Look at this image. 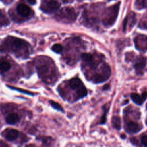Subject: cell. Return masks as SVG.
Segmentation results:
<instances>
[{
  "instance_id": "6da1fadb",
  "label": "cell",
  "mask_w": 147,
  "mask_h": 147,
  "mask_svg": "<svg viewBox=\"0 0 147 147\" xmlns=\"http://www.w3.org/2000/svg\"><path fill=\"white\" fill-rule=\"evenodd\" d=\"M119 4L120 3H119L107 9L102 21L103 24L105 26L110 27L114 24L118 14Z\"/></svg>"
},
{
  "instance_id": "7a4b0ae2",
  "label": "cell",
  "mask_w": 147,
  "mask_h": 147,
  "mask_svg": "<svg viewBox=\"0 0 147 147\" xmlns=\"http://www.w3.org/2000/svg\"><path fill=\"white\" fill-rule=\"evenodd\" d=\"M57 17L63 22L71 23L75 21L76 15L74 9L68 7L62 9L58 14Z\"/></svg>"
},
{
  "instance_id": "3957f363",
  "label": "cell",
  "mask_w": 147,
  "mask_h": 147,
  "mask_svg": "<svg viewBox=\"0 0 147 147\" xmlns=\"http://www.w3.org/2000/svg\"><path fill=\"white\" fill-rule=\"evenodd\" d=\"M111 70L109 65L105 64L103 65L101 70L96 73L92 78L94 83H101L106 81L110 76Z\"/></svg>"
},
{
  "instance_id": "277c9868",
  "label": "cell",
  "mask_w": 147,
  "mask_h": 147,
  "mask_svg": "<svg viewBox=\"0 0 147 147\" xmlns=\"http://www.w3.org/2000/svg\"><path fill=\"white\" fill-rule=\"evenodd\" d=\"M60 4L56 0H49L47 1L42 10L47 13H52L59 8Z\"/></svg>"
},
{
  "instance_id": "5b68a950",
  "label": "cell",
  "mask_w": 147,
  "mask_h": 147,
  "mask_svg": "<svg viewBox=\"0 0 147 147\" xmlns=\"http://www.w3.org/2000/svg\"><path fill=\"white\" fill-rule=\"evenodd\" d=\"M10 41H11L10 48L13 51H18L22 48H26L28 45L25 41L20 38L12 37Z\"/></svg>"
},
{
  "instance_id": "8992f818",
  "label": "cell",
  "mask_w": 147,
  "mask_h": 147,
  "mask_svg": "<svg viewBox=\"0 0 147 147\" xmlns=\"http://www.w3.org/2000/svg\"><path fill=\"white\" fill-rule=\"evenodd\" d=\"M135 47L137 49L142 51L147 50V36L140 35L134 39Z\"/></svg>"
},
{
  "instance_id": "52a82bcc",
  "label": "cell",
  "mask_w": 147,
  "mask_h": 147,
  "mask_svg": "<svg viewBox=\"0 0 147 147\" xmlns=\"http://www.w3.org/2000/svg\"><path fill=\"white\" fill-rule=\"evenodd\" d=\"M146 59L144 56L138 57L134 64V68L136 69V72L138 74H141L143 72V71L146 66Z\"/></svg>"
},
{
  "instance_id": "ba28073f",
  "label": "cell",
  "mask_w": 147,
  "mask_h": 147,
  "mask_svg": "<svg viewBox=\"0 0 147 147\" xmlns=\"http://www.w3.org/2000/svg\"><path fill=\"white\" fill-rule=\"evenodd\" d=\"M81 57L82 60L88 64L91 68H95L96 67V62L91 54L88 53H83L82 54Z\"/></svg>"
},
{
  "instance_id": "9c48e42d",
  "label": "cell",
  "mask_w": 147,
  "mask_h": 147,
  "mask_svg": "<svg viewBox=\"0 0 147 147\" xmlns=\"http://www.w3.org/2000/svg\"><path fill=\"white\" fill-rule=\"evenodd\" d=\"M141 127L140 126L133 121L127 122L125 126V130L129 133H136L141 130Z\"/></svg>"
},
{
  "instance_id": "30bf717a",
  "label": "cell",
  "mask_w": 147,
  "mask_h": 147,
  "mask_svg": "<svg viewBox=\"0 0 147 147\" xmlns=\"http://www.w3.org/2000/svg\"><path fill=\"white\" fill-rule=\"evenodd\" d=\"M147 98V92H144L141 95L137 93H132L131 94V99L137 105H141Z\"/></svg>"
},
{
  "instance_id": "8fae6325",
  "label": "cell",
  "mask_w": 147,
  "mask_h": 147,
  "mask_svg": "<svg viewBox=\"0 0 147 147\" xmlns=\"http://www.w3.org/2000/svg\"><path fill=\"white\" fill-rule=\"evenodd\" d=\"M17 11L18 13L22 17H27L31 13L30 8L25 4H19L17 7Z\"/></svg>"
},
{
  "instance_id": "7c38bea8",
  "label": "cell",
  "mask_w": 147,
  "mask_h": 147,
  "mask_svg": "<svg viewBox=\"0 0 147 147\" xmlns=\"http://www.w3.org/2000/svg\"><path fill=\"white\" fill-rule=\"evenodd\" d=\"M20 119V117L18 115L17 113H12L9 114L6 118V122L10 124V125H13L16 123L17 122H18Z\"/></svg>"
},
{
  "instance_id": "4fadbf2b",
  "label": "cell",
  "mask_w": 147,
  "mask_h": 147,
  "mask_svg": "<svg viewBox=\"0 0 147 147\" xmlns=\"http://www.w3.org/2000/svg\"><path fill=\"white\" fill-rule=\"evenodd\" d=\"M82 85L83 83L81 80L78 78H72L69 82V86L72 90H77Z\"/></svg>"
},
{
  "instance_id": "5bb4252c",
  "label": "cell",
  "mask_w": 147,
  "mask_h": 147,
  "mask_svg": "<svg viewBox=\"0 0 147 147\" xmlns=\"http://www.w3.org/2000/svg\"><path fill=\"white\" fill-rule=\"evenodd\" d=\"M18 135V131L15 129L9 130L5 134V137L8 141H13L17 138Z\"/></svg>"
},
{
  "instance_id": "9a60e30c",
  "label": "cell",
  "mask_w": 147,
  "mask_h": 147,
  "mask_svg": "<svg viewBox=\"0 0 147 147\" xmlns=\"http://www.w3.org/2000/svg\"><path fill=\"white\" fill-rule=\"evenodd\" d=\"M10 64L6 60H0V72L3 73L10 69Z\"/></svg>"
},
{
  "instance_id": "2e32d148",
  "label": "cell",
  "mask_w": 147,
  "mask_h": 147,
  "mask_svg": "<svg viewBox=\"0 0 147 147\" xmlns=\"http://www.w3.org/2000/svg\"><path fill=\"white\" fill-rule=\"evenodd\" d=\"M76 94L78 96V98H82L87 95V91L86 88L83 86V84L76 90Z\"/></svg>"
},
{
  "instance_id": "e0dca14e",
  "label": "cell",
  "mask_w": 147,
  "mask_h": 147,
  "mask_svg": "<svg viewBox=\"0 0 147 147\" xmlns=\"http://www.w3.org/2000/svg\"><path fill=\"white\" fill-rule=\"evenodd\" d=\"M112 125L113 127L117 129V130H120L121 127V119L118 116H114L112 118Z\"/></svg>"
},
{
  "instance_id": "ac0fdd59",
  "label": "cell",
  "mask_w": 147,
  "mask_h": 147,
  "mask_svg": "<svg viewBox=\"0 0 147 147\" xmlns=\"http://www.w3.org/2000/svg\"><path fill=\"white\" fill-rule=\"evenodd\" d=\"M135 5L138 9L147 7V0H136Z\"/></svg>"
},
{
  "instance_id": "d6986e66",
  "label": "cell",
  "mask_w": 147,
  "mask_h": 147,
  "mask_svg": "<svg viewBox=\"0 0 147 147\" xmlns=\"http://www.w3.org/2000/svg\"><path fill=\"white\" fill-rule=\"evenodd\" d=\"M9 21L7 18L5 16V15L0 12V26L7 25L9 24Z\"/></svg>"
},
{
  "instance_id": "ffe728a7",
  "label": "cell",
  "mask_w": 147,
  "mask_h": 147,
  "mask_svg": "<svg viewBox=\"0 0 147 147\" xmlns=\"http://www.w3.org/2000/svg\"><path fill=\"white\" fill-rule=\"evenodd\" d=\"M49 103L51 104L52 107H53L56 110H57L58 111H60L64 112V110H63V107L58 103H57V102H55L53 100H49Z\"/></svg>"
},
{
  "instance_id": "44dd1931",
  "label": "cell",
  "mask_w": 147,
  "mask_h": 147,
  "mask_svg": "<svg viewBox=\"0 0 147 147\" xmlns=\"http://www.w3.org/2000/svg\"><path fill=\"white\" fill-rule=\"evenodd\" d=\"M52 50L57 53H59L60 52H61L62 50H63V47L61 44H54L52 47Z\"/></svg>"
},
{
  "instance_id": "7402d4cb",
  "label": "cell",
  "mask_w": 147,
  "mask_h": 147,
  "mask_svg": "<svg viewBox=\"0 0 147 147\" xmlns=\"http://www.w3.org/2000/svg\"><path fill=\"white\" fill-rule=\"evenodd\" d=\"M9 87L10 88L13 89V90L18 91V92H22V93H24V94H28V95H33V94L32 92H31L30 91H26V90H23V89H20V88H16L15 87H11V86H9Z\"/></svg>"
},
{
  "instance_id": "603a6c76",
  "label": "cell",
  "mask_w": 147,
  "mask_h": 147,
  "mask_svg": "<svg viewBox=\"0 0 147 147\" xmlns=\"http://www.w3.org/2000/svg\"><path fill=\"white\" fill-rule=\"evenodd\" d=\"M141 143L145 146H147V135H144L141 138Z\"/></svg>"
},
{
  "instance_id": "cb8c5ba5",
  "label": "cell",
  "mask_w": 147,
  "mask_h": 147,
  "mask_svg": "<svg viewBox=\"0 0 147 147\" xmlns=\"http://www.w3.org/2000/svg\"><path fill=\"white\" fill-rule=\"evenodd\" d=\"M106 112H107V111H105V113L103 114V115H102V117L101 118L100 123H102V124H104L105 123V122H106Z\"/></svg>"
},
{
  "instance_id": "d4e9b609",
  "label": "cell",
  "mask_w": 147,
  "mask_h": 147,
  "mask_svg": "<svg viewBox=\"0 0 147 147\" xmlns=\"http://www.w3.org/2000/svg\"><path fill=\"white\" fill-rule=\"evenodd\" d=\"M130 141H131V142L133 144H134V145H137V144H138V141H137V140L136 138H135L134 137H133L132 138H131V139H130Z\"/></svg>"
},
{
  "instance_id": "484cf974",
  "label": "cell",
  "mask_w": 147,
  "mask_h": 147,
  "mask_svg": "<svg viewBox=\"0 0 147 147\" xmlns=\"http://www.w3.org/2000/svg\"><path fill=\"white\" fill-rule=\"evenodd\" d=\"M142 26L145 28L147 29V17L145 18V21H144V22L142 23Z\"/></svg>"
},
{
  "instance_id": "4316f807",
  "label": "cell",
  "mask_w": 147,
  "mask_h": 147,
  "mask_svg": "<svg viewBox=\"0 0 147 147\" xmlns=\"http://www.w3.org/2000/svg\"><path fill=\"white\" fill-rule=\"evenodd\" d=\"M27 1L31 5H34L36 3V0H27Z\"/></svg>"
},
{
  "instance_id": "83f0119b",
  "label": "cell",
  "mask_w": 147,
  "mask_h": 147,
  "mask_svg": "<svg viewBox=\"0 0 147 147\" xmlns=\"http://www.w3.org/2000/svg\"><path fill=\"white\" fill-rule=\"evenodd\" d=\"M109 85H108V84L105 85V86H104V87H103V90H105L108 89V88H109Z\"/></svg>"
}]
</instances>
